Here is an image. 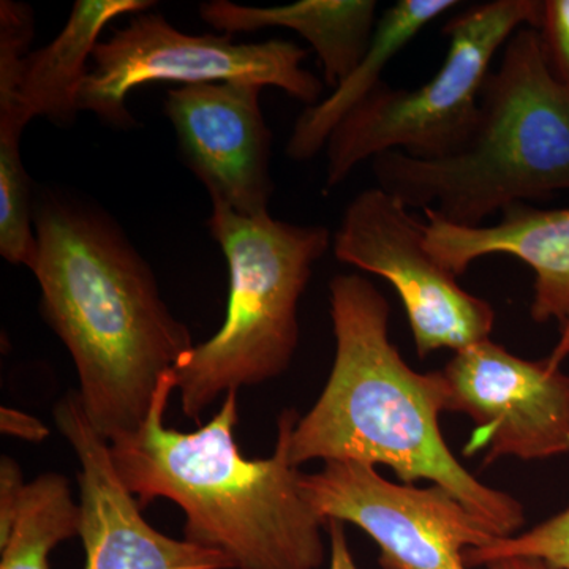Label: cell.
Listing matches in <instances>:
<instances>
[{
    "instance_id": "9c48e42d",
    "label": "cell",
    "mask_w": 569,
    "mask_h": 569,
    "mask_svg": "<svg viewBox=\"0 0 569 569\" xmlns=\"http://www.w3.org/2000/svg\"><path fill=\"white\" fill-rule=\"evenodd\" d=\"M299 489L325 523L336 519L365 530L380 548L383 569H470L467 550L497 539L447 489L396 485L367 463L325 462L316 473L299 475Z\"/></svg>"
},
{
    "instance_id": "9a60e30c",
    "label": "cell",
    "mask_w": 569,
    "mask_h": 569,
    "mask_svg": "<svg viewBox=\"0 0 569 569\" xmlns=\"http://www.w3.org/2000/svg\"><path fill=\"white\" fill-rule=\"evenodd\" d=\"M373 0H301L282 7H246L228 0L201 3L200 14L216 31L234 36L264 28L293 29L305 37L336 88L369 48L378 24Z\"/></svg>"
},
{
    "instance_id": "5b68a950",
    "label": "cell",
    "mask_w": 569,
    "mask_h": 569,
    "mask_svg": "<svg viewBox=\"0 0 569 569\" xmlns=\"http://www.w3.org/2000/svg\"><path fill=\"white\" fill-rule=\"evenodd\" d=\"M230 271L219 331L174 370L182 413L200 422L220 396L282 376L299 343V301L313 266L331 247L320 224L301 227L212 206L208 220Z\"/></svg>"
},
{
    "instance_id": "277c9868",
    "label": "cell",
    "mask_w": 569,
    "mask_h": 569,
    "mask_svg": "<svg viewBox=\"0 0 569 569\" xmlns=\"http://www.w3.org/2000/svg\"><path fill=\"white\" fill-rule=\"evenodd\" d=\"M372 170L377 187L408 209L432 208L463 227L568 190L569 92L550 73L537 29L520 28L505 44L462 149L436 160L388 151Z\"/></svg>"
},
{
    "instance_id": "7c38bea8",
    "label": "cell",
    "mask_w": 569,
    "mask_h": 569,
    "mask_svg": "<svg viewBox=\"0 0 569 569\" xmlns=\"http://www.w3.org/2000/svg\"><path fill=\"white\" fill-rule=\"evenodd\" d=\"M54 421L80 460L84 569H234L223 553L167 537L142 518L116 473L110 443L93 429L77 391L59 400Z\"/></svg>"
},
{
    "instance_id": "8fae6325",
    "label": "cell",
    "mask_w": 569,
    "mask_h": 569,
    "mask_svg": "<svg viewBox=\"0 0 569 569\" xmlns=\"http://www.w3.org/2000/svg\"><path fill=\"white\" fill-rule=\"evenodd\" d=\"M263 86L211 82L171 89L164 112L183 163L200 179L212 206L239 216L269 213L272 133L261 111Z\"/></svg>"
},
{
    "instance_id": "6da1fadb",
    "label": "cell",
    "mask_w": 569,
    "mask_h": 569,
    "mask_svg": "<svg viewBox=\"0 0 569 569\" xmlns=\"http://www.w3.org/2000/svg\"><path fill=\"white\" fill-rule=\"evenodd\" d=\"M40 309L77 367L78 396L108 441L148 418L160 381L194 343L148 261L108 213L63 194L33 201Z\"/></svg>"
},
{
    "instance_id": "3957f363",
    "label": "cell",
    "mask_w": 569,
    "mask_h": 569,
    "mask_svg": "<svg viewBox=\"0 0 569 569\" xmlns=\"http://www.w3.org/2000/svg\"><path fill=\"white\" fill-rule=\"evenodd\" d=\"M174 372L160 381L148 418L116 438V473L141 508L168 498L186 515L183 537L217 550L234 569H320L326 523L299 489L288 449L299 415L283 410L274 455L246 459L236 441L238 391L223 397L216 417L194 432L164 426Z\"/></svg>"
},
{
    "instance_id": "7402d4cb",
    "label": "cell",
    "mask_w": 569,
    "mask_h": 569,
    "mask_svg": "<svg viewBox=\"0 0 569 569\" xmlns=\"http://www.w3.org/2000/svg\"><path fill=\"white\" fill-rule=\"evenodd\" d=\"M326 531L329 537V569H359L348 545L346 523L328 520Z\"/></svg>"
},
{
    "instance_id": "52a82bcc",
    "label": "cell",
    "mask_w": 569,
    "mask_h": 569,
    "mask_svg": "<svg viewBox=\"0 0 569 569\" xmlns=\"http://www.w3.org/2000/svg\"><path fill=\"white\" fill-rule=\"evenodd\" d=\"M307 51L293 41L236 43L227 33L189 36L159 13H138L100 41L82 82L78 110L119 129L134 126L127 96L152 82L182 86L247 81L274 86L301 102L318 103L323 81L302 67Z\"/></svg>"
},
{
    "instance_id": "5bb4252c",
    "label": "cell",
    "mask_w": 569,
    "mask_h": 569,
    "mask_svg": "<svg viewBox=\"0 0 569 569\" xmlns=\"http://www.w3.org/2000/svg\"><path fill=\"white\" fill-rule=\"evenodd\" d=\"M151 0H77L59 36L24 59L0 61V112L69 126L99 37L111 21L152 9Z\"/></svg>"
},
{
    "instance_id": "603a6c76",
    "label": "cell",
    "mask_w": 569,
    "mask_h": 569,
    "mask_svg": "<svg viewBox=\"0 0 569 569\" xmlns=\"http://www.w3.org/2000/svg\"><path fill=\"white\" fill-rule=\"evenodd\" d=\"M486 569H553L545 561L535 559H501L490 561L486 565Z\"/></svg>"
},
{
    "instance_id": "2e32d148",
    "label": "cell",
    "mask_w": 569,
    "mask_h": 569,
    "mask_svg": "<svg viewBox=\"0 0 569 569\" xmlns=\"http://www.w3.org/2000/svg\"><path fill=\"white\" fill-rule=\"evenodd\" d=\"M459 6L456 0H399L389 7L373 32L369 48L335 92L307 108L295 123L287 153L296 162L313 159L328 144L340 122L383 84L381 74L389 62L426 26Z\"/></svg>"
},
{
    "instance_id": "e0dca14e",
    "label": "cell",
    "mask_w": 569,
    "mask_h": 569,
    "mask_svg": "<svg viewBox=\"0 0 569 569\" xmlns=\"http://www.w3.org/2000/svg\"><path fill=\"white\" fill-rule=\"evenodd\" d=\"M81 533V507L69 481L44 473L22 490L6 535L0 537V569H50L56 546Z\"/></svg>"
},
{
    "instance_id": "ac0fdd59",
    "label": "cell",
    "mask_w": 569,
    "mask_h": 569,
    "mask_svg": "<svg viewBox=\"0 0 569 569\" xmlns=\"http://www.w3.org/2000/svg\"><path fill=\"white\" fill-rule=\"evenodd\" d=\"M501 559H535L553 569H569V507L526 533L497 538L466 552L468 568Z\"/></svg>"
},
{
    "instance_id": "7a4b0ae2",
    "label": "cell",
    "mask_w": 569,
    "mask_h": 569,
    "mask_svg": "<svg viewBox=\"0 0 569 569\" xmlns=\"http://www.w3.org/2000/svg\"><path fill=\"white\" fill-rule=\"evenodd\" d=\"M336 356L323 392L291 433V466L309 460H351L385 466L403 485L426 481L452 493L497 538L526 522L522 505L482 485L445 441L448 411L443 372L419 373L389 339L387 298L359 274L329 283Z\"/></svg>"
},
{
    "instance_id": "4fadbf2b",
    "label": "cell",
    "mask_w": 569,
    "mask_h": 569,
    "mask_svg": "<svg viewBox=\"0 0 569 569\" xmlns=\"http://www.w3.org/2000/svg\"><path fill=\"white\" fill-rule=\"evenodd\" d=\"M426 247L452 276L466 274L471 263L488 254H511L535 274L531 318L556 320L561 339L550 356L556 365L569 353V208L538 209L515 203L501 211L496 224L463 227L425 209Z\"/></svg>"
},
{
    "instance_id": "ffe728a7",
    "label": "cell",
    "mask_w": 569,
    "mask_h": 569,
    "mask_svg": "<svg viewBox=\"0 0 569 569\" xmlns=\"http://www.w3.org/2000/svg\"><path fill=\"white\" fill-rule=\"evenodd\" d=\"M26 485L21 467L3 456L0 460V537L9 530Z\"/></svg>"
},
{
    "instance_id": "ba28073f",
    "label": "cell",
    "mask_w": 569,
    "mask_h": 569,
    "mask_svg": "<svg viewBox=\"0 0 569 569\" xmlns=\"http://www.w3.org/2000/svg\"><path fill=\"white\" fill-rule=\"evenodd\" d=\"M340 263L388 280L406 307L419 358L455 353L492 335L496 312L468 293L426 247V223L381 190L356 194L332 239Z\"/></svg>"
},
{
    "instance_id": "30bf717a",
    "label": "cell",
    "mask_w": 569,
    "mask_h": 569,
    "mask_svg": "<svg viewBox=\"0 0 569 569\" xmlns=\"http://www.w3.org/2000/svg\"><path fill=\"white\" fill-rule=\"evenodd\" d=\"M451 413L475 430L466 455L542 460L569 455V376L552 359L530 361L488 339L458 351L443 370Z\"/></svg>"
},
{
    "instance_id": "8992f818",
    "label": "cell",
    "mask_w": 569,
    "mask_h": 569,
    "mask_svg": "<svg viewBox=\"0 0 569 569\" xmlns=\"http://www.w3.org/2000/svg\"><path fill=\"white\" fill-rule=\"evenodd\" d=\"M541 0H490L445 24L443 66L413 91L383 82L337 126L326 149V190L336 189L359 163L388 151L421 160L443 159L470 140L490 62L520 28H539Z\"/></svg>"
},
{
    "instance_id": "44dd1931",
    "label": "cell",
    "mask_w": 569,
    "mask_h": 569,
    "mask_svg": "<svg viewBox=\"0 0 569 569\" xmlns=\"http://www.w3.org/2000/svg\"><path fill=\"white\" fill-rule=\"evenodd\" d=\"M0 429L3 433L11 437L21 438L26 441H43L50 436L47 427L41 425L39 419L31 415L22 413V411L13 410V408H2L0 410Z\"/></svg>"
},
{
    "instance_id": "d6986e66",
    "label": "cell",
    "mask_w": 569,
    "mask_h": 569,
    "mask_svg": "<svg viewBox=\"0 0 569 569\" xmlns=\"http://www.w3.org/2000/svg\"><path fill=\"white\" fill-rule=\"evenodd\" d=\"M537 31L550 73L569 92V0H545Z\"/></svg>"
}]
</instances>
